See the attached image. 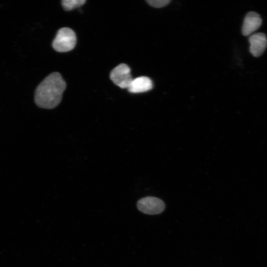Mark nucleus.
Instances as JSON below:
<instances>
[{"mask_svg": "<svg viewBox=\"0 0 267 267\" xmlns=\"http://www.w3.org/2000/svg\"><path fill=\"white\" fill-rule=\"evenodd\" d=\"M66 84L60 73L53 72L45 78L35 90V102L40 108L52 109L61 102Z\"/></svg>", "mask_w": 267, "mask_h": 267, "instance_id": "1", "label": "nucleus"}, {"mask_svg": "<svg viewBox=\"0 0 267 267\" xmlns=\"http://www.w3.org/2000/svg\"><path fill=\"white\" fill-rule=\"evenodd\" d=\"M76 44V36L71 29L63 27L60 29L52 42V47L58 52H64L73 49Z\"/></svg>", "mask_w": 267, "mask_h": 267, "instance_id": "2", "label": "nucleus"}, {"mask_svg": "<svg viewBox=\"0 0 267 267\" xmlns=\"http://www.w3.org/2000/svg\"><path fill=\"white\" fill-rule=\"evenodd\" d=\"M137 208L144 214L153 215L162 213L165 209V204L158 198L149 196L139 199Z\"/></svg>", "mask_w": 267, "mask_h": 267, "instance_id": "3", "label": "nucleus"}, {"mask_svg": "<svg viewBox=\"0 0 267 267\" xmlns=\"http://www.w3.org/2000/svg\"><path fill=\"white\" fill-rule=\"evenodd\" d=\"M110 78L115 85L121 89H128L133 80L130 68L124 63L115 67L111 71Z\"/></svg>", "mask_w": 267, "mask_h": 267, "instance_id": "4", "label": "nucleus"}, {"mask_svg": "<svg viewBox=\"0 0 267 267\" xmlns=\"http://www.w3.org/2000/svg\"><path fill=\"white\" fill-rule=\"evenodd\" d=\"M250 52L255 57L260 56L265 51L267 45L266 35L263 33L251 35L249 38Z\"/></svg>", "mask_w": 267, "mask_h": 267, "instance_id": "5", "label": "nucleus"}, {"mask_svg": "<svg viewBox=\"0 0 267 267\" xmlns=\"http://www.w3.org/2000/svg\"><path fill=\"white\" fill-rule=\"evenodd\" d=\"M262 22L260 15L256 12L250 11L245 16L242 27V33L244 36H249L261 26Z\"/></svg>", "mask_w": 267, "mask_h": 267, "instance_id": "6", "label": "nucleus"}, {"mask_svg": "<svg viewBox=\"0 0 267 267\" xmlns=\"http://www.w3.org/2000/svg\"><path fill=\"white\" fill-rule=\"evenodd\" d=\"M153 84L150 78L141 76L133 79L128 89L131 93H140L150 90Z\"/></svg>", "mask_w": 267, "mask_h": 267, "instance_id": "7", "label": "nucleus"}, {"mask_svg": "<svg viewBox=\"0 0 267 267\" xmlns=\"http://www.w3.org/2000/svg\"><path fill=\"white\" fill-rule=\"evenodd\" d=\"M86 2L85 0H63L61 1L64 9L70 11L75 8L80 7Z\"/></svg>", "mask_w": 267, "mask_h": 267, "instance_id": "8", "label": "nucleus"}, {"mask_svg": "<svg viewBox=\"0 0 267 267\" xmlns=\"http://www.w3.org/2000/svg\"><path fill=\"white\" fill-rule=\"evenodd\" d=\"M146 1L151 6L156 8L164 7L170 2L169 0H148Z\"/></svg>", "mask_w": 267, "mask_h": 267, "instance_id": "9", "label": "nucleus"}]
</instances>
